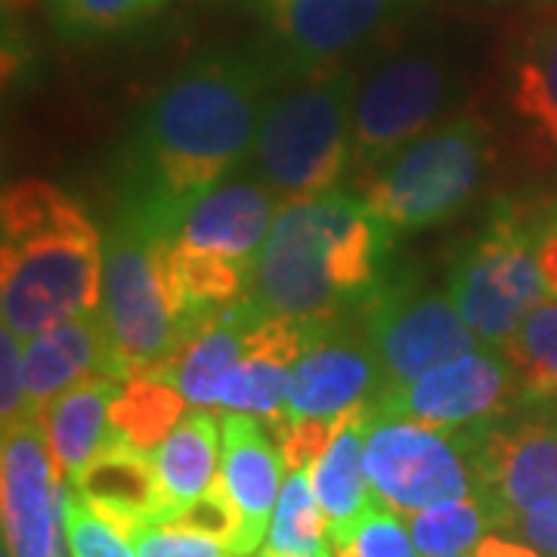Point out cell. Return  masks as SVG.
I'll use <instances>...</instances> for the list:
<instances>
[{
	"label": "cell",
	"instance_id": "6",
	"mask_svg": "<svg viewBox=\"0 0 557 557\" xmlns=\"http://www.w3.org/2000/svg\"><path fill=\"white\" fill-rule=\"evenodd\" d=\"M490 168V131L478 119H449L362 171L359 199L391 230L418 233L474 199Z\"/></svg>",
	"mask_w": 557,
	"mask_h": 557
},
{
	"label": "cell",
	"instance_id": "32",
	"mask_svg": "<svg viewBox=\"0 0 557 557\" xmlns=\"http://www.w3.org/2000/svg\"><path fill=\"white\" fill-rule=\"evenodd\" d=\"M60 20L78 35H109L134 20L146 0H53Z\"/></svg>",
	"mask_w": 557,
	"mask_h": 557
},
{
	"label": "cell",
	"instance_id": "33",
	"mask_svg": "<svg viewBox=\"0 0 557 557\" xmlns=\"http://www.w3.org/2000/svg\"><path fill=\"white\" fill-rule=\"evenodd\" d=\"M22 347L25 338L16 335L13 329L3 325V335H0V418H3V428L16 424L20 418H28L25 412V372H22Z\"/></svg>",
	"mask_w": 557,
	"mask_h": 557
},
{
	"label": "cell",
	"instance_id": "20",
	"mask_svg": "<svg viewBox=\"0 0 557 557\" xmlns=\"http://www.w3.org/2000/svg\"><path fill=\"white\" fill-rule=\"evenodd\" d=\"M69 486L127 536L143 523L164 520V490L156 456L112 434Z\"/></svg>",
	"mask_w": 557,
	"mask_h": 557
},
{
	"label": "cell",
	"instance_id": "4",
	"mask_svg": "<svg viewBox=\"0 0 557 557\" xmlns=\"http://www.w3.org/2000/svg\"><path fill=\"white\" fill-rule=\"evenodd\" d=\"M100 317L124 379L139 372L168 375L189 317L174 278L171 236L143 205L102 245Z\"/></svg>",
	"mask_w": 557,
	"mask_h": 557
},
{
	"label": "cell",
	"instance_id": "15",
	"mask_svg": "<svg viewBox=\"0 0 557 557\" xmlns=\"http://www.w3.org/2000/svg\"><path fill=\"white\" fill-rule=\"evenodd\" d=\"M276 205L278 199L263 183L220 180L159 226L183 251L255 267L278 214Z\"/></svg>",
	"mask_w": 557,
	"mask_h": 557
},
{
	"label": "cell",
	"instance_id": "14",
	"mask_svg": "<svg viewBox=\"0 0 557 557\" xmlns=\"http://www.w3.org/2000/svg\"><path fill=\"white\" fill-rule=\"evenodd\" d=\"M285 72L335 65L397 16L409 0H255Z\"/></svg>",
	"mask_w": 557,
	"mask_h": 557
},
{
	"label": "cell",
	"instance_id": "19",
	"mask_svg": "<svg viewBox=\"0 0 557 557\" xmlns=\"http://www.w3.org/2000/svg\"><path fill=\"white\" fill-rule=\"evenodd\" d=\"M366 434H369V403L354 406L338 418V428L329 446L310 465V480L329 520V536L341 552L350 548L362 518L375 505H381L366 468Z\"/></svg>",
	"mask_w": 557,
	"mask_h": 557
},
{
	"label": "cell",
	"instance_id": "18",
	"mask_svg": "<svg viewBox=\"0 0 557 557\" xmlns=\"http://www.w3.org/2000/svg\"><path fill=\"white\" fill-rule=\"evenodd\" d=\"M22 372H25V412L35 418L44 416L53 399L87 375L97 372L121 375L112 341L106 335V325L97 310L62 319L57 325L25 338Z\"/></svg>",
	"mask_w": 557,
	"mask_h": 557
},
{
	"label": "cell",
	"instance_id": "28",
	"mask_svg": "<svg viewBox=\"0 0 557 557\" xmlns=\"http://www.w3.org/2000/svg\"><path fill=\"white\" fill-rule=\"evenodd\" d=\"M65 508V542L72 557H137L131 536L94 511L84 498L65 483L62 493Z\"/></svg>",
	"mask_w": 557,
	"mask_h": 557
},
{
	"label": "cell",
	"instance_id": "31",
	"mask_svg": "<svg viewBox=\"0 0 557 557\" xmlns=\"http://www.w3.org/2000/svg\"><path fill=\"white\" fill-rule=\"evenodd\" d=\"M347 557H421V552L412 542V533H406V527L399 523L394 508H387L384 502L375 505L362 523H359L357 536L350 542V548L344 552Z\"/></svg>",
	"mask_w": 557,
	"mask_h": 557
},
{
	"label": "cell",
	"instance_id": "21",
	"mask_svg": "<svg viewBox=\"0 0 557 557\" xmlns=\"http://www.w3.org/2000/svg\"><path fill=\"white\" fill-rule=\"evenodd\" d=\"M121 381L124 379L112 372L87 375L53 399L47 412L40 416L47 424L57 474L65 483L78 478L81 468L100 453L102 443L112 434L109 412H112V399L119 394Z\"/></svg>",
	"mask_w": 557,
	"mask_h": 557
},
{
	"label": "cell",
	"instance_id": "38",
	"mask_svg": "<svg viewBox=\"0 0 557 557\" xmlns=\"http://www.w3.org/2000/svg\"><path fill=\"white\" fill-rule=\"evenodd\" d=\"M449 557H471V555H465V552H461V555H449Z\"/></svg>",
	"mask_w": 557,
	"mask_h": 557
},
{
	"label": "cell",
	"instance_id": "10",
	"mask_svg": "<svg viewBox=\"0 0 557 557\" xmlns=\"http://www.w3.org/2000/svg\"><path fill=\"white\" fill-rule=\"evenodd\" d=\"M453 72L443 57L406 50L381 60L354 94V161L372 168L431 131L453 100Z\"/></svg>",
	"mask_w": 557,
	"mask_h": 557
},
{
	"label": "cell",
	"instance_id": "11",
	"mask_svg": "<svg viewBox=\"0 0 557 557\" xmlns=\"http://www.w3.org/2000/svg\"><path fill=\"white\" fill-rule=\"evenodd\" d=\"M474 483L493 502L505 530L539 502L557 496V416H498L465 428Z\"/></svg>",
	"mask_w": 557,
	"mask_h": 557
},
{
	"label": "cell",
	"instance_id": "8",
	"mask_svg": "<svg viewBox=\"0 0 557 557\" xmlns=\"http://www.w3.org/2000/svg\"><path fill=\"white\" fill-rule=\"evenodd\" d=\"M366 468L381 502L406 518L478 493L465 428H431L369 409Z\"/></svg>",
	"mask_w": 557,
	"mask_h": 557
},
{
	"label": "cell",
	"instance_id": "9",
	"mask_svg": "<svg viewBox=\"0 0 557 557\" xmlns=\"http://www.w3.org/2000/svg\"><path fill=\"white\" fill-rule=\"evenodd\" d=\"M362 304L366 341L379 359L384 387L421 379L424 372L480 347V338L461 319L449 292L399 282L379 285Z\"/></svg>",
	"mask_w": 557,
	"mask_h": 557
},
{
	"label": "cell",
	"instance_id": "12",
	"mask_svg": "<svg viewBox=\"0 0 557 557\" xmlns=\"http://www.w3.org/2000/svg\"><path fill=\"white\" fill-rule=\"evenodd\" d=\"M518 394H523V387L508 357L478 347L424 372L421 379L381 387L369 399V409L379 416L409 418L456 431L508 416Z\"/></svg>",
	"mask_w": 557,
	"mask_h": 557
},
{
	"label": "cell",
	"instance_id": "22",
	"mask_svg": "<svg viewBox=\"0 0 557 557\" xmlns=\"http://www.w3.org/2000/svg\"><path fill=\"white\" fill-rule=\"evenodd\" d=\"M220 421L208 409L196 406L180 418L174 431L156 449L161 490H164V520H174L199 496H205L220 478Z\"/></svg>",
	"mask_w": 557,
	"mask_h": 557
},
{
	"label": "cell",
	"instance_id": "16",
	"mask_svg": "<svg viewBox=\"0 0 557 557\" xmlns=\"http://www.w3.org/2000/svg\"><path fill=\"white\" fill-rule=\"evenodd\" d=\"M381 387L384 375L366 335L354 338L329 325L292 362L285 418H338L369 403Z\"/></svg>",
	"mask_w": 557,
	"mask_h": 557
},
{
	"label": "cell",
	"instance_id": "36",
	"mask_svg": "<svg viewBox=\"0 0 557 557\" xmlns=\"http://www.w3.org/2000/svg\"><path fill=\"white\" fill-rule=\"evenodd\" d=\"M471 557H542L539 548H533L530 542L523 545V542H515L511 536H505V533H486V536L480 539L478 545L471 548Z\"/></svg>",
	"mask_w": 557,
	"mask_h": 557
},
{
	"label": "cell",
	"instance_id": "23",
	"mask_svg": "<svg viewBox=\"0 0 557 557\" xmlns=\"http://www.w3.org/2000/svg\"><path fill=\"white\" fill-rule=\"evenodd\" d=\"M186 403L189 399L183 397V391L161 372L127 375L121 381L119 394L112 399V412H109L112 437L146 453H156L161 440L186 416Z\"/></svg>",
	"mask_w": 557,
	"mask_h": 557
},
{
	"label": "cell",
	"instance_id": "3",
	"mask_svg": "<svg viewBox=\"0 0 557 557\" xmlns=\"http://www.w3.org/2000/svg\"><path fill=\"white\" fill-rule=\"evenodd\" d=\"M0 300L3 325L32 338L62 319L97 310L102 242L78 201L47 180L3 193Z\"/></svg>",
	"mask_w": 557,
	"mask_h": 557
},
{
	"label": "cell",
	"instance_id": "37",
	"mask_svg": "<svg viewBox=\"0 0 557 557\" xmlns=\"http://www.w3.org/2000/svg\"><path fill=\"white\" fill-rule=\"evenodd\" d=\"M317 557H347V555H344L341 548H335V545H329V548H325V552H322V555H317Z\"/></svg>",
	"mask_w": 557,
	"mask_h": 557
},
{
	"label": "cell",
	"instance_id": "13",
	"mask_svg": "<svg viewBox=\"0 0 557 557\" xmlns=\"http://www.w3.org/2000/svg\"><path fill=\"white\" fill-rule=\"evenodd\" d=\"M65 480L57 474L44 418H20L3 428L0 498L3 548L13 557H65L62 508Z\"/></svg>",
	"mask_w": 557,
	"mask_h": 557
},
{
	"label": "cell",
	"instance_id": "40",
	"mask_svg": "<svg viewBox=\"0 0 557 557\" xmlns=\"http://www.w3.org/2000/svg\"><path fill=\"white\" fill-rule=\"evenodd\" d=\"M260 557H273V555H267V552H263V555H260Z\"/></svg>",
	"mask_w": 557,
	"mask_h": 557
},
{
	"label": "cell",
	"instance_id": "35",
	"mask_svg": "<svg viewBox=\"0 0 557 557\" xmlns=\"http://www.w3.org/2000/svg\"><path fill=\"white\" fill-rule=\"evenodd\" d=\"M536 258L542 278H545V288L548 295L557 298V214L555 220H548L536 236Z\"/></svg>",
	"mask_w": 557,
	"mask_h": 557
},
{
	"label": "cell",
	"instance_id": "25",
	"mask_svg": "<svg viewBox=\"0 0 557 557\" xmlns=\"http://www.w3.org/2000/svg\"><path fill=\"white\" fill-rule=\"evenodd\" d=\"M329 545V520L313 490L310 468H295L282 483L263 552L273 557H317Z\"/></svg>",
	"mask_w": 557,
	"mask_h": 557
},
{
	"label": "cell",
	"instance_id": "26",
	"mask_svg": "<svg viewBox=\"0 0 557 557\" xmlns=\"http://www.w3.org/2000/svg\"><path fill=\"white\" fill-rule=\"evenodd\" d=\"M511 106L539 137L557 146V20L539 28L515 62Z\"/></svg>",
	"mask_w": 557,
	"mask_h": 557
},
{
	"label": "cell",
	"instance_id": "30",
	"mask_svg": "<svg viewBox=\"0 0 557 557\" xmlns=\"http://www.w3.org/2000/svg\"><path fill=\"white\" fill-rule=\"evenodd\" d=\"M168 523H177L183 530L218 539L230 552L236 548V539H239V511H236V505H233V498L226 493V486L220 483V478L214 480V486L205 496L189 502L177 518L168 520Z\"/></svg>",
	"mask_w": 557,
	"mask_h": 557
},
{
	"label": "cell",
	"instance_id": "34",
	"mask_svg": "<svg viewBox=\"0 0 557 557\" xmlns=\"http://www.w3.org/2000/svg\"><path fill=\"white\" fill-rule=\"evenodd\" d=\"M518 533L545 557H557V496L530 508L518 520Z\"/></svg>",
	"mask_w": 557,
	"mask_h": 557
},
{
	"label": "cell",
	"instance_id": "1",
	"mask_svg": "<svg viewBox=\"0 0 557 557\" xmlns=\"http://www.w3.org/2000/svg\"><path fill=\"white\" fill-rule=\"evenodd\" d=\"M263 60L214 53L189 62L149 102L139 127V152L152 183L143 205L168 223L183 205L218 186L255 149L270 97Z\"/></svg>",
	"mask_w": 557,
	"mask_h": 557
},
{
	"label": "cell",
	"instance_id": "5",
	"mask_svg": "<svg viewBox=\"0 0 557 557\" xmlns=\"http://www.w3.org/2000/svg\"><path fill=\"white\" fill-rule=\"evenodd\" d=\"M292 78L267 97L255 139L260 183L278 205L332 193L354 159V78L338 65Z\"/></svg>",
	"mask_w": 557,
	"mask_h": 557
},
{
	"label": "cell",
	"instance_id": "29",
	"mask_svg": "<svg viewBox=\"0 0 557 557\" xmlns=\"http://www.w3.org/2000/svg\"><path fill=\"white\" fill-rule=\"evenodd\" d=\"M137 557H236L223 542L183 530L177 523H143L131 530Z\"/></svg>",
	"mask_w": 557,
	"mask_h": 557
},
{
	"label": "cell",
	"instance_id": "24",
	"mask_svg": "<svg viewBox=\"0 0 557 557\" xmlns=\"http://www.w3.org/2000/svg\"><path fill=\"white\" fill-rule=\"evenodd\" d=\"M493 530H505L490 498L471 493L409 515V533L421 557H449L474 548Z\"/></svg>",
	"mask_w": 557,
	"mask_h": 557
},
{
	"label": "cell",
	"instance_id": "7",
	"mask_svg": "<svg viewBox=\"0 0 557 557\" xmlns=\"http://www.w3.org/2000/svg\"><path fill=\"white\" fill-rule=\"evenodd\" d=\"M536 230L498 218L449 270V298L480 344L505 347L523 317L548 298L536 258Z\"/></svg>",
	"mask_w": 557,
	"mask_h": 557
},
{
	"label": "cell",
	"instance_id": "17",
	"mask_svg": "<svg viewBox=\"0 0 557 557\" xmlns=\"http://www.w3.org/2000/svg\"><path fill=\"white\" fill-rule=\"evenodd\" d=\"M220 483L239 511L236 557H251L267 542L278 493L285 458L273 434L251 412H226L220 421Z\"/></svg>",
	"mask_w": 557,
	"mask_h": 557
},
{
	"label": "cell",
	"instance_id": "27",
	"mask_svg": "<svg viewBox=\"0 0 557 557\" xmlns=\"http://www.w3.org/2000/svg\"><path fill=\"white\" fill-rule=\"evenodd\" d=\"M502 354L515 366L523 397L557 403V298L533 307Z\"/></svg>",
	"mask_w": 557,
	"mask_h": 557
},
{
	"label": "cell",
	"instance_id": "2",
	"mask_svg": "<svg viewBox=\"0 0 557 557\" xmlns=\"http://www.w3.org/2000/svg\"><path fill=\"white\" fill-rule=\"evenodd\" d=\"M391 230L362 199L317 196L278 208L260 248L248 300L267 317L322 332L347 304L379 288Z\"/></svg>",
	"mask_w": 557,
	"mask_h": 557
},
{
	"label": "cell",
	"instance_id": "39",
	"mask_svg": "<svg viewBox=\"0 0 557 557\" xmlns=\"http://www.w3.org/2000/svg\"><path fill=\"white\" fill-rule=\"evenodd\" d=\"M146 3H159V0H146Z\"/></svg>",
	"mask_w": 557,
	"mask_h": 557
}]
</instances>
